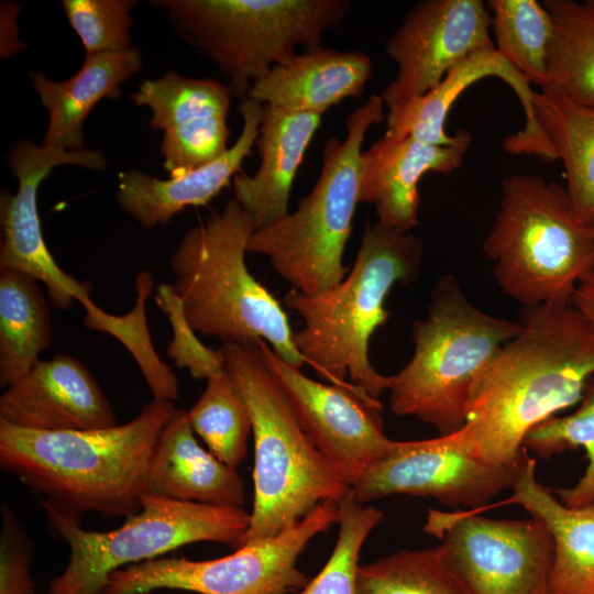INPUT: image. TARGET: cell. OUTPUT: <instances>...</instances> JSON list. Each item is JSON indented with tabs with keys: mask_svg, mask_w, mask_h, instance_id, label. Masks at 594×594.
<instances>
[{
	"mask_svg": "<svg viewBox=\"0 0 594 594\" xmlns=\"http://www.w3.org/2000/svg\"><path fill=\"white\" fill-rule=\"evenodd\" d=\"M145 493L179 502L242 507L244 483L195 438L187 410L176 408L152 449Z\"/></svg>",
	"mask_w": 594,
	"mask_h": 594,
	"instance_id": "21",
	"label": "cell"
},
{
	"mask_svg": "<svg viewBox=\"0 0 594 594\" xmlns=\"http://www.w3.org/2000/svg\"><path fill=\"white\" fill-rule=\"evenodd\" d=\"M422 253L410 232L367 220L353 266L339 284L314 295L290 289L284 302L302 320L293 338L305 362L330 383L349 378L378 399L389 376L372 365L370 340L391 315L384 306L389 290L418 277Z\"/></svg>",
	"mask_w": 594,
	"mask_h": 594,
	"instance_id": "3",
	"label": "cell"
},
{
	"mask_svg": "<svg viewBox=\"0 0 594 594\" xmlns=\"http://www.w3.org/2000/svg\"><path fill=\"white\" fill-rule=\"evenodd\" d=\"M0 420L37 431L95 430L118 425L110 402L87 366L61 353L40 360L4 388Z\"/></svg>",
	"mask_w": 594,
	"mask_h": 594,
	"instance_id": "18",
	"label": "cell"
},
{
	"mask_svg": "<svg viewBox=\"0 0 594 594\" xmlns=\"http://www.w3.org/2000/svg\"><path fill=\"white\" fill-rule=\"evenodd\" d=\"M219 351L249 407L254 440L253 507L239 548L276 536L323 502L338 503L351 487L302 429L258 340L223 343Z\"/></svg>",
	"mask_w": 594,
	"mask_h": 594,
	"instance_id": "5",
	"label": "cell"
},
{
	"mask_svg": "<svg viewBox=\"0 0 594 594\" xmlns=\"http://www.w3.org/2000/svg\"><path fill=\"white\" fill-rule=\"evenodd\" d=\"M424 530L466 594H549L552 539L544 525L473 510L429 509Z\"/></svg>",
	"mask_w": 594,
	"mask_h": 594,
	"instance_id": "12",
	"label": "cell"
},
{
	"mask_svg": "<svg viewBox=\"0 0 594 594\" xmlns=\"http://www.w3.org/2000/svg\"><path fill=\"white\" fill-rule=\"evenodd\" d=\"M134 0H64L69 25L80 38L85 56L129 50Z\"/></svg>",
	"mask_w": 594,
	"mask_h": 594,
	"instance_id": "36",
	"label": "cell"
},
{
	"mask_svg": "<svg viewBox=\"0 0 594 594\" xmlns=\"http://www.w3.org/2000/svg\"><path fill=\"white\" fill-rule=\"evenodd\" d=\"M488 76L503 79L517 95L526 117L519 132L529 135L534 129L531 105L535 91L495 47L471 54L452 67L433 89L408 103L397 114L387 117L386 132L437 145L452 144L457 133L449 135L444 129L451 107L471 85Z\"/></svg>",
	"mask_w": 594,
	"mask_h": 594,
	"instance_id": "27",
	"label": "cell"
},
{
	"mask_svg": "<svg viewBox=\"0 0 594 594\" xmlns=\"http://www.w3.org/2000/svg\"><path fill=\"white\" fill-rule=\"evenodd\" d=\"M321 116L263 105L255 142L261 158L254 175L234 176L233 195L256 229L289 212L292 185Z\"/></svg>",
	"mask_w": 594,
	"mask_h": 594,
	"instance_id": "23",
	"label": "cell"
},
{
	"mask_svg": "<svg viewBox=\"0 0 594 594\" xmlns=\"http://www.w3.org/2000/svg\"><path fill=\"white\" fill-rule=\"evenodd\" d=\"M189 424L209 451L237 469L248 451L252 419L246 402L226 370L207 380L206 388L187 410Z\"/></svg>",
	"mask_w": 594,
	"mask_h": 594,
	"instance_id": "32",
	"label": "cell"
},
{
	"mask_svg": "<svg viewBox=\"0 0 594 594\" xmlns=\"http://www.w3.org/2000/svg\"><path fill=\"white\" fill-rule=\"evenodd\" d=\"M520 321L490 315L464 294L453 274L439 277L426 315L414 321V353L389 375V407L433 426L439 436L465 422L473 387Z\"/></svg>",
	"mask_w": 594,
	"mask_h": 594,
	"instance_id": "6",
	"label": "cell"
},
{
	"mask_svg": "<svg viewBox=\"0 0 594 594\" xmlns=\"http://www.w3.org/2000/svg\"><path fill=\"white\" fill-rule=\"evenodd\" d=\"M50 300L37 280L0 270V386L7 388L38 361L52 339Z\"/></svg>",
	"mask_w": 594,
	"mask_h": 594,
	"instance_id": "28",
	"label": "cell"
},
{
	"mask_svg": "<svg viewBox=\"0 0 594 594\" xmlns=\"http://www.w3.org/2000/svg\"><path fill=\"white\" fill-rule=\"evenodd\" d=\"M514 474L475 455L458 430L425 440H394L350 493L361 504L409 495L433 497L446 506L479 513L510 488Z\"/></svg>",
	"mask_w": 594,
	"mask_h": 594,
	"instance_id": "15",
	"label": "cell"
},
{
	"mask_svg": "<svg viewBox=\"0 0 594 594\" xmlns=\"http://www.w3.org/2000/svg\"><path fill=\"white\" fill-rule=\"evenodd\" d=\"M175 409L153 398L132 420L95 430L37 431L0 420V466L42 507L127 518L141 508L152 449Z\"/></svg>",
	"mask_w": 594,
	"mask_h": 594,
	"instance_id": "2",
	"label": "cell"
},
{
	"mask_svg": "<svg viewBox=\"0 0 594 594\" xmlns=\"http://www.w3.org/2000/svg\"><path fill=\"white\" fill-rule=\"evenodd\" d=\"M175 32L210 59L242 101L296 48L320 46L350 9L348 0H154Z\"/></svg>",
	"mask_w": 594,
	"mask_h": 594,
	"instance_id": "9",
	"label": "cell"
},
{
	"mask_svg": "<svg viewBox=\"0 0 594 594\" xmlns=\"http://www.w3.org/2000/svg\"><path fill=\"white\" fill-rule=\"evenodd\" d=\"M19 6L14 2H2L1 4V56L10 57L22 47L16 37V14Z\"/></svg>",
	"mask_w": 594,
	"mask_h": 594,
	"instance_id": "39",
	"label": "cell"
},
{
	"mask_svg": "<svg viewBox=\"0 0 594 594\" xmlns=\"http://www.w3.org/2000/svg\"><path fill=\"white\" fill-rule=\"evenodd\" d=\"M372 77L367 55L317 46L274 66L249 98L262 105L321 116L346 98L361 97Z\"/></svg>",
	"mask_w": 594,
	"mask_h": 594,
	"instance_id": "24",
	"label": "cell"
},
{
	"mask_svg": "<svg viewBox=\"0 0 594 594\" xmlns=\"http://www.w3.org/2000/svg\"><path fill=\"white\" fill-rule=\"evenodd\" d=\"M232 97L227 84L170 70L143 80L130 98L151 111V129L163 132V167L169 177H178L227 152Z\"/></svg>",
	"mask_w": 594,
	"mask_h": 594,
	"instance_id": "17",
	"label": "cell"
},
{
	"mask_svg": "<svg viewBox=\"0 0 594 594\" xmlns=\"http://www.w3.org/2000/svg\"><path fill=\"white\" fill-rule=\"evenodd\" d=\"M356 594H466L446 566L438 547L402 549L360 565Z\"/></svg>",
	"mask_w": 594,
	"mask_h": 594,
	"instance_id": "34",
	"label": "cell"
},
{
	"mask_svg": "<svg viewBox=\"0 0 594 594\" xmlns=\"http://www.w3.org/2000/svg\"><path fill=\"white\" fill-rule=\"evenodd\" d=\"M153 289V276L143 270L135 277L136 299L129 312L109 314L90 300L82 306V323L90 330L112 336L130 352L154 399L174 402L179 395L178 380L170 366L157 354L147 324L146 302Z\"/></svg>",
	"mask_w": 594,
	"mask_h": 594,
	"instance_id": "31",
	"label": "cell"
},
{
	"mask_svg": "<svg viewBox=\"0 0 594 594\" xmlns=\"http://www.w3.org/2000/svg\"><path fill=\"white\" fill-rule=\"evenodd\" d=\"M510 490L512 496L483 509L516 504L544 525L553 544L549 594H594V504L564 505L537 480L536 459L526 449Z\"/></svg>",
	"mask_w": 594,
	"mask_h": 594,
	"instance_id": "22",
	"label": "cell"
},
{
	"mask_svg": "<svg viewBox=\"0 0 594 594\" xmlns=\"http://www.w3.org/2000/svg\"><path fill=\"white\" fill-rule=\"evenodd\" d=\"M6 160L18 179V189L15 194L2 190L0 196V270L16 271L43 283L55 308L68 309L74 300L84 306L91 300L92 286L63 271L51 254L42 232L37 191L58 166L105 169L103 153L90 148L68 151L21 139L10 147Z\"/></svg>",
	"mask_w": 594,
	"mask_h": 594,
	"instance_id": "14",
	"label": "cell"
},
{
	"mask_svg": "<svg viewBox=\"0 0 594 594\" xmlns=\"http://www.w3.org/2000/svg\"><path fill=\"white\" fill-rule=\"evenodd\" d=\"M585 6L588 9V11L592 13V15L594 16V0L586 1Z\"/></svg>",
	"mask_w": 594,
	"mask_h": 594,
	"instance_id": "41",
	"label": "cell"
},
{
	"mask_svg": "<svg viewBox=\"0 0 594 594\" xmlns=\"http://www.w3.org/2000/svg\"><path fill=\"white\" fill-rule=\"evenodd\" d=\"M138 47L85 56L68 79L55 81L42 72L30 73L31 85L48 113L43 145L84 150V124L102 99H117L120 87L142 68Z\"/></svg>",
	"mask_w": 594,
	"mask_h": 594,
	"instance_id": "25",
	"label": "cell"
},
{
	"mask_svg": "<svg viewBox=\"0 0 594 594\" xmlns=\"http://www.w3.org/2000/svg\"><path fill=\"white\" fill-rule=\"evenodd\" d=\"M522 448L539 458L582 448L587 465L571 487L556 490V496L569 507L594 504V377L571 414L552 417L530 430Z\"/></svg>",
	"mask_w": 594,
	"mask_h": 594,
	"instance_id": "33",
	"label": "cell"
},
{
	"mask_svg": "<svg viewBox=\"0 0 594 594\" xmlns=\"http://www.w3.org/2000/svg\"><path fill=\"white\" fill-rule=\"evenodd\" d=\"M471 142L466 130H459L449 145L385 132L362 154L360 202L374 206L381 224L410 232L418 224L421 177L459 168Z\"/></svg>",
	"mask_w": 594,
	"mask_h": 594,
	"instance_id": "19",
	"label": "cell"
},
{
	"mask_svg": "<svg viewBox=\"0 0 594 594\" xmlns=\"http://www.w3.org/2000/svg\"><path fill=\"white\" fill-rule=\"evenodd\" d=\"M43 509L50 529L70 552L64 571L50 581L47 594H100L114 571L195 542L237 549L251 520L242 507L179 502L147 493L142 495L140 510L110 531L86 530L74 515Z\"/></svg>",
	"mask_w": 594,
	"mask_h": 594,
	"instance_id": "10",
	"label": "cell"
},
{
	"mask_svg": "<svg viewBox=\"0 0 594 594\" xmlns=\"http://www.w3.org/2000/svg\"><path fill=\"white\" fill-rule=\"evenodd\" d=\"M155 302L167 317L172 338L166 354L177 367L186 369L194 378H210L224 370L219 349L206 346L197 337L185 316L183 302L172 284H160Z\"/></svg>",
	"mask_w": 594,
	"mask_h": 594,
	"instance_id": "37",
	"label": "cell"
},
{
	"mask_svg": "<svg viewBox=\"0 0 594 594\" xmlns=\"http://www.w3.org/2000/svg\"><path fill=\"white\" fill-rule=\"evenodd\" d=\"M32 544L11 508L1 506L0 594H34Z\"/></svg>",
	"mask_w": 594,
	"mask_h": 594,
	"instance_id": "38",
	"label": "cell"
},
{
	"mask_svg": "<svg viewBox=\"0 0 594 594\" xmlns=\"http://www.w3.org/2000/svg\"><path fill=\"white\" fill-rule=\"evenodd\" d=\"M571 304L594 330V270L578 284L571 296Z\"/></svg>",
	"mask_w": 594,
	"mask_h": 594,
	"instance_id": "40",
	"label": "cell"
},
{
	"mask_svg": "<svg viewBox=\"0 0 594 594\" xmlns=\"http://www.w3.org/2000/svg\"><path fill=\"white\" fill-rule=\"evenodd\" d=\"M384 101L372 95L345 119L346 135L329 139L320 175L295 211L252 234L248 252L264 255L294 289L314 295L339 284L349 273L343 253L360 202L362 144L367 130L384 118Z\"/></svg>",
	"mask_w": 594,
	"mask_h": 594,
	"instance_id": "8",
	"label": "cell"
},
{
	"mask_svg": "<svg viewBox=\"0 0 594 594\" xmlns=\"http://www.w3.org/2000/svg\"><path fill=\"white\" fill-rule=\"evenodd\" d=\"M242 130L233 145L216 161L178 177L161 179L140 169L118 175L116 200L120 208L144 228L167 224L188 207L205 206L242 173L244 160L252 154L263 114V105L254 99L240 101Z\"/></svg>",
	"mask_w": 594,
	"mask_h": 594,
	"instance_id": "20",
	"label": "cell"
},
{
	"mask_svg": "<svg viewBox=\"0 0 594 594\" xmlns=\"http://www.w3.org/2000/svg\"><path fill=\"white\" fill-rule=\"evenodd\" d=\"M491 23L481 0L416 3L386 42V54L397 66L395 78L381 94L387 117L433 89L471 54L495 47Z\"/></svg>",
	"mask_w": 594,
	"mask_h": 594,
	"instance_id": "16",
	"label": "cell"
},
{
	"mask_svg": "<svg viewBox=\"0 0 594 594\" xmlns=\"http://www.w3.org/2000/svg\"><path fill=\"white\" fill-rule=\"evenodd\" d=\"M531 107L532 134L516 154L562 161L571 207L594 229V108L541 91H535Z\"/></svg>",
	"mask_w": 594,
	"mask_h": 594,
	"instance_id": "26",
	"label": "cell"
},
{
	"mask_svg": "<svg viewBox=\"0 0 594 594\" xmlns=\"http://www.w3.org/2000/svg\"><path fill=\"white\" fill-rule=\"evenodd\" d=\"M337 505L339 531L334 548L320 572L298 594H356L360 552L383 520V513L358 503L350 492Z\"/></svg>",
	"mask_w": 594,
	"mask_h": 594,
	"instance_id": "35",
	"label": "cell"
},
{
	"mask_svg": "<svg viewBox=\"0 0 594 594\" xmlns=\"http://www.w3.org/2000/svg\"><path fill=\"white\" fill-rule=\"evenodd\" d=\"M554 38L541 92L594 108V16L585 3L546 0Z\"/></svg>",
	"mask_w": 594,
	"mask_h": 594,
	"instance_id": "29",
	"label": "cell"
},
{
	"mask_svg": "<svg viewBox=\"0 0 594 594\" xmlns=\"http://www.w3.org/2000/svg\"><path fill=\"white\" fill-rule=\"evenodd\" d=\"M519 321L475 383L459 429L475 455L513 473L527 433L578 405L594 377V330L571 301L522 308Z\"/></svg>",
	"mask_w": 594,
	"mask_h": 594,
	"instance_id": "1",
	"label": "cell"
},
{
	"mask_svg": "<svg viewBox=\"0 0 594 594\" xmlns=\"http://www.w3.org/2000/svg\"><path fill=\"white\" fill-rule=\"evenodd\" d=\"M255 230L252 217L229 199L183 235L169 260L172 285L196 333L223 343L264 340L280 359L300 369L306 362L284 308L245 263Z\"/></svg>",
	"mask_w": 594,
	"mask_h": 594,
	"instance_id": "4",
	"label": "cell"
},
{
	"mask_svg": "<svg viewBox=\"0 0 594 594\" xmlns=\"http://www.w3.org/2000/svg\"><path fill=\"white\" fill-rule=\"evenodd\" d=\"M501 188L499 209L483 241L498 286L522 308L571 301L594 270V229L576 217L554 182L513 174Z\"/></svg>",
	"mask_w": 594,
	"mask_h": 594,
	"instance_id": "7",
	"label": "cell"
},
{
	"mask_svg": "<svg viewBox=\"0 0 594 594\" xmlns=\"http://www.w3.org/2000/svg\"><path fill=\"white\" fill-rule=\"evenodd\" d=\"M337 502H323L274 537L245 543L211 560L156 558L114 571L100 594H151L180 590L198 594H290L309 579L297 560L309 541L337 524Z\"/></svg>",
	"mask_w": 594,
	"mask_h": 594,
	"instance_id": "11",
	"label": "cell"
},
{
	"mask_svg": "<svg viewBox=\"0 0 594 594\" xmlns=\"http://www.w3.org/2000/svg\"><path fill=\"white\" fill-rule=\"evenodd\" d=\"M486 6L496 51L541 88L554 38L551 13L536 0H488Z\"/></svg>",
	"mask_w": 594,
	"mask_h": 594,
	"instance_id": "30",
	"label": "cell"
},
{
	"mask_svg": "<svg viewBox=\"0 0 594 594\" xmlns=\"http://www.w3.org/2000/svg\"><path fill=\"white\" fill-rule=\"evenodd\" d=\"M265 361L299 424L318 451L351 487L392 448L382 406L350 383L324 384L306 376L258 340Z\"/></svg>",
	"mask_w": 594,
	"mask_h": 594,
	"instance_id": "13",
	"label": "cell"
}]
</instances>
